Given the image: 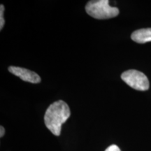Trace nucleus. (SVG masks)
Instances as JSON below:
<instances>
[{"label":"nucleus","instance_id":"1","mask_svg":"<svg viewBox=\"0 0 151 151\" xmlns=\"http://www.w3.org/2000/svg\"><path fill=\"white\" fill-rule=\"evenodd\" d=\"M71 111L67 104L62 100L52 103L47 109L44 116L46 127L55 136H60L62 125L70 117Z\"/></svg>","mask_w":151,"mask_h":151},{"label":"nucleus","instance_id":"2","mask_svg":"<svg viewBox=\"0 0 151 151\" xmlns=\"http://www.w3.org/2000/svg\"><path fill=\"white\" fill-rule=\"evenodd\" d=\"M86 11L89 16L99 20L114 18L119 14L118 9L109 5L108 0L88 1L86 6Z\"/></svg>","mask_w":151,"mask_h":151},{"label":"nucleus","instance_id":"3","mask_svg":"<svg viewBox=\"0 0 151 151\" xmlns=\"http://www.w3.org/2000/svg\"><path fill=\"white\" fill-rule=\"evenodd\" d=\"M121 78L128 86L137 90L146 91L149 89V81L146 76L141 71L130 69L122 73Z\"/></svg>","mask_w":151,"mask_h":151},{"label":"nucleus","instance_id":"4","mask_svg":"<svg viewBox=\"0 0 151 151\" xmlns=\"http://www.w3.org/2000/svg\"><path fill=\"white\" fill-rule=\"evenodd\" d=\"M9 71L26 82L32 83H39L41 82L40 76L37 73L29 69L11 66L9 67Z\"/></svg>","mask_w":151,"mask_h":151},{"label":"nucleus","instance_id":"5","mask_svg":"<svg viewBox=\"0 0 151 151\" xmlns=\"http://www.w3.org/2000/svg\"><path fill=\"white\" fill-rule=\"evenodd\" d=\"M132 39L139 43H145L151 41V28H145L136 30L132 34Z\"/></svg>","mask_w":151,"mask_h":151},{"label":"nucleus","instance_id":"6","mask_svg":"<svg viewBox=\"0 0 151 151\" xmlns=\"http://www.w3.org/2000/svg\"><path fill=\"white\" fill-rule=\"evenodd\" d=\"M4 6L3 4L0 5V29H2L4 25Z\"/></svg>","mask_w":151,"mask_h":151},{"label":"nucleus","instance_id":"7","mask_svg":"<svg viewBox=\"0 0 151 151\" xmlns=\"http://www.w3.org/2000/svg\"><path fill=\"white\" fill-rule=\"evenodd\" d=\"M105 151H121L120 149L119 148V147L116 145H111L109 147H108L106 149Z\"/></svg>","mask_w":151,"mask_h":151},{"label":"nucleus","instance_id":"8","mask_svg":"<svg viewBox=\"0 0 151 151\" xmlns=\"http://www.w3.org/2000/svg\"><path fill=\"white\" fill-rule=\"evenodd\" d=\"M0 129H1V132H0V137H2L4 135L5 129H4V128L3 126H1V127H0Z\"/></svg>","mask_w":151,"mask_h":151}]
</instances>
